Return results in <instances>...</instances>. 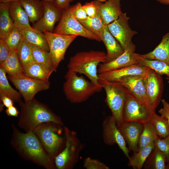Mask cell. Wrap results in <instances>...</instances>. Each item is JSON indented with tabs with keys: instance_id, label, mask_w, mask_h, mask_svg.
<instances>
[{
	"instance_id": "obj_33",
	"label": "cell",
	"mask_w": 169,
	"mask_h": 169,
	"mask_svg": "<svg viewBox=\"0 0 169 169\" xmlns=\"http://www.w3.org/2000/svg\"><path fill=\"white\" fill-rule=\"evenodd\" d=\"M143 124V129L138 142V150L154 142L158 137L153 126L150 121Z\"/></svg>"
},
{
	"instance_id": "obj_39",
	"label": "cell",
	"mask_w": 169,
	"mask_h": 169,
	"mask_svg": "<svg viewBox=\"0 0 169 169\" xmlns=\"http://www.w3.org/2000/svg\"><path fill=\"white\" fill-rule=\"evenodd\" d=\"M154 143L155 146L165 155L167 163L169 161V135L163 138L158 137Z\"/></svg>"
},
{
	"instance_id": "obj_27",
	"label": "cell",
	"mask_w": 169,
	"mask_h": 169,
	"mask_svg": "<svg viewBox=\"0 0 169 169\" xmlns=\"http://www.w3.org/2000/svg\"><path fill=\"white\" fill-rule=\"evenodd\" d=\"M9 3H0V39H4L14 27L9 12Z\"/></svg>"
},
{
	"instance_id": "obj_35",
	"label": "cell",
	"mask_w": 169,
	"mask_h": 169,
	"mask_svg": "<svg viewBox=\"0 0 169 169\" xmlns=\"http://www.w3.org/2000/svg\"><path fill=\"white\" fill-rule=\"evenodd\" d=\"M150 122L153 126L159 138H163L169 135V124L166 118L155 113Z\"/></svg>"
},
{
	"instance_id": "obj_50",
	"label": "cell",
	"mask_w": 169,
	"mask_h": 169,
	"mask_svg": "<svg viewBox=\"0 0 169 169\" xmlns=\"http://www.w3.org/2000/svg\"><path fill=\"white\" fill-rule=\"evenodd\" d=\"M45 1L54 3L55 0H43Z\"/></svg>"
},
{
	"instance_id": "obj_21",
	"label": "cell",
	"mask_w": 169,
	"mask_h": 169,
	"mask_svg": "<svg viewBox=\"0 0 169 169\" xmlns=\"http://www.w3.org/2000/svg\"><path fill=\"white\" fill-rule=\"evenodd\" d=\"M8 9L9 14L13 21L14 27L19 29H33L30 26L28 16L21 6L19 0L9 2Z\"/></svg>"
},
{
	"instance_id": "obj_46",
	"label": "cell",
	"mask_w": 169,
	"mask_h": 169,
	"mask_svg": "<svg viewBox=\"0 0 169 169\" xmlns=\"http://www.w3.org/2000/svg\"><path fill=\"white\" fill-rule=\"evenodd\" d=\"M74 0H55L54 3L59 8L65 10L70 7V3Z\"/></svg>"
},
{
	"instance_id": "obj_6",
	"label": "cell",
	"mask_w": 169,
	"mask_h": 169,
	"mask_svg": "<svg viewBox=\"0 0 169 169\" xmlns=\"http://www.w3.org/2000/svg\"><path fill=\"white\" fill-rule=\"evenodd\" d=\"M66 140L64 146L54 159L56 169H72L79 161L83 145L77 133L64 127Z\"/></svg>"
},
{
	"instance_id": "obj_13",
	"label": "cell",
	"mask_w": 169,
	"mask_h": 169,
	"mask_svg": "<svg viewBox=\"0 0 169 169\" xmlns=\"http://www.w3.org/2000/svg\"><path fill=\"white\" fill-rule=\"evenodd\" d=\"M147 99L151 109L155 111L161 100L164 83L161 75L150 69L144 75Z\"/></svg>"
},
{
	"instance_id": "obj_34",
	"label": "cell",
	"mask_w": 169,
	"mask_h": 169,
	"mask_svg": "<svg viewBox=\"0 0 169 169\" xmlns=\"http://www.w3.org/2000/svg\"><path fill=\"white\" fill-rule=\"evenodd\" d=\"M79 21L100 39L104 27L106 25L105 24L103 18L98 12L95 16H88L85 19Z\"/></svg>"
},
{
	"instance_id": "obj_31",
	"label": "cell",
	"mask_w": 169,
	"mask_h": 169,
	"mask_svg": "<svg viewBox=\"0 0 169 169\" xmlns=\"http://www.w3.org/2000/svg\"><path fill=\"white\" fill-rule=\"evenodd\" d=\"M166 157L165 155L155 147L144 164L145 168L166 169Z\"/></svg>"
},
{
	"instance_id": "obj_36",
	"label": "cell",
	"mask_w": 169,
	"mask_h": 169,
	"mask_svg": "<svg viewBox=\"0 0 169 169\" xmlns=\"http://www.w3.org/2000/svg\"><path fill=\"white\" fill-rule=\"evenodd\" d=\"M17 52L23 69L28 63L34 61L30 45L24 38L17 48Z\"/></svg>"
},
{
	"instance_id": "obj_15",
	"label": "cell",
	"mask_w": 169,
	"mask_h": 169,
	"mask_svg": "<svg viewBox=\"0 0 169 169\" xmlns=\"http://www.w3.org/2000/svg\"><path fill=\"white\" fill-rule=\"evenodd\" d=\"M42 1L44 5L43 15L33 24L32 27L42 33L44 31L53 32L55 24L60 20L64 10L57 7L54 3Z\"/></svg>"
},
{
	"instance_id": "obj_30",
	"label": "cell",
	"mask_w": 169,
	"mask_h": 169,
	"mask_svg": "<svg viewBox=\"0 0 169 169\" xmlns=\"http://www.w3.org/2000/svg\"><path fill=\"white\" fill-rule=\"evenodd\" d=\"M155 147L153 142L133 153L128 159V166L134 169H141Z\"/></svg>"
},
{
	"instance_id": "obj_29",
	"label": "cell",
	"mask_w": 169,
	"mask_h": 169,
	"mask_svg": "<svg viewBox=\"0 0 169 169\" xmlns=\"http://www.w3.org/2000/svg\"><path fill=\"white\" fill-rule=\"evenodd\" d=\"M139 63L152 69L160 75H165L169 76V64L163 61L144 58L140 54H134Z\"/></svg>"
},
{
	"instance_id": "obj_23",
	"label": "cell",
	"mask_w": 169,
	"mask_h": 169,
	"mask_svg": "<svg viewBox=\"0 0 169 169\" xmlns=\"http://www.w3.org/2000/svg\"><path fill=\"white\" fill-rule=\"evenodd\" d=\"M23 74L38 80H48L53 69L49 67L34 61L28 63L23 69Z\"/></svg>"
},
{
	"instance_id": "obj_38",
	"label": "cell",
	"mask_w": 169,
	"mask_h": 169,
	"mask_svg": "<svg viewBox=\"0 0 169 169\" xmlns=\"http://www.w3.org/2000/svg\"><path fill=\"white\" fill-rule=\"evenodd\" d=\"M23 39L20 30L14 27L3 40L12 51L17 50Z\"/></svg>"
},
{
	"instance_id": "obj_7",
	"label": "cell",
	"mask_w": 169,
	"mask_h": 169,
	"mask_svg": "<svg viewBox=\"0 0 169 169\" xmlns=\"http://www.w3.org/2000/svg\"><path fill=\"white\" fill-rule=\"evenodd\" d=\"M99 82L105 92L106 103L118 126L123 121V110L127 90L117 81H109L99 78Z\"/></svg>"
},
{
	"instance_id": "obj_32",
	"label": "cell",
	"mask_w": 169,
	"mask_h": 169,
	"mask_svg": "<svg viewBox=\"0 0 169 169\" xmlns=\"http://www.w3.org/2000/svg\"><path fill=\"white\" fill-rule=\"evenodd\" d=\"M4 70L0 68V96H8L14 102H19L21 101V95L10 85Z\"/></svg>"
},
{
	"instance_id": "obj_43",
	"label": "cell",
	"mask_w": 169,
	"mask_h": 169,
	"mask_svg": "<svg viewBox=\"0 0 169 169\" xmlns=\"http://www.w3.org/2000/svg\"><path fill=\"white\" fill-rule=\"evenodd\" d=\"M11 52L10 48L4 40L0 39V64L7 59Z\"/></svg>"
},
{
	"instance_id": "obj_10",
	"label": "cell",
	"mask_w": 169,
	"mask_h": 169,
	"mask_svg": "<svg viewBox=\"0 0 169 169\" xmlns=\"http://www.w3.org/2000/svg\"><path fill=\"white\" fill-rule=\"evenodd\" d=\"M43 33L48 43L53 69L55 72L60 63L64 59L67 48L77 36L62 35L46 31Z\"/></svg>"
},
{
	"instance_id": "obj_45",
	"label": "cell",
	"mask_w": 169,
	"mask_h": 169,
	"mask_svg": "<svg viewBox=\"0 0 169 169\" xmlns=\"http://www.w3.org/2000/svg\"><path fill=\"white\" fill-rule=\"evenodd\" d=\"M0 111H2L4 106L7 108L14 105V101L9 97L5 95L0 96Z\"/></svg>"
},
{
	"instance_id": "obj_24",
	"label": "cell",
	"mask_w": 169,
	"mask_h": 169,
	"mask_svg": "<svg viewBox=\"0 0 169 169\" xmlns=\"http://www.w3.org/2000/svg\"><path fill=\"white\" fill-rule=\"evenodd\" d=\"M140 55L144 58L157 60L169 64V33L163 36L160 43L153 50Z\"/></svg>"
},
{
	"instance_id": "obj_4",
	"label": "cell",
	"mask_w": 169,
	"mask_h": 169,
	"mask_svg": "<svg viewBox=\"0 0 169 169\" xmlns=\"http://www.w3.org/2000/svg\"><path fill=\"white\" fill-rule=\"evenodd\" d=\"M74 71L68 69L65 76V81L63 86L66 98L74 103L86 101L103 88L102 85H97L83 76H79Z\"/></svg>"
},
{
	"instance_id": "obj_41",
	"label": "cell",
	"mask_w": 169,
	"mask_h": 169,
	"mask_svg": "<svg viewBox=\"0 0 169 169\" xmlns=\"http://www.w3.org/2000/svg\"><path fill=\"white\" fill-rule=\"evenodd\" d=\"M69 9L73 16L79 21L84 19L88 17L82 8V5L79 2L70 6Z\"/></svg>"
},
{
	"instance_id": "obj_17",
	"label": "cell",
	"mask_w": 169,
	"mask_h": 169,
	"mask_svg": "<svg viewBox=\"0 0 169 169\" xmlns=\"http://www.w3.org/2000/svg\"><path fill=\"white\" fill-rule=\"evenodd\" d=\"M135 45L132 43L123 53L112 61L100 63L98 69V74L130 65L139 64L134 55Z\"/></svg>"
},
{
	"instance_id": "obj_14",
	"label": "cell",
	"mask_w": 169,
	"mask_h": 169,
	"mask_svg": "<svg viewBox=\"0 0 169 169\" xmlns=\"http://www.w3.org/2000/svg\"><path fill=\"white\" fill-rule=\"evenodd\" d=\"M102 136L104 143L108 146L116 144L128 158L129 151L126 143L118 128L115 120L112 115L107 116L102 124Z\"/></svg>"
},
{
	"instance_id": "obj_53",
	"label": "cell",
	"mask_w": 169,
	"mask_h": 169,
	"mask_svg": "<svg viewBox=\"0 0 169 169\" xmlns=\"http://www.w3.org/2000/svg\"><path fill=\"white\" fill-rule=\"evenodd\" d=\"M167 79L168 80V83L169 84V76L168 77H167Z\"/></svg>"
},
{
	"instance_id": "obj_20",
	"label": "cell",
	"mask_w": 169,
	"mask_h": 169,
	"mask_svg": "<svg viewBox=\"0 0 169 169\" xmlns=\"http://www.w3.org/2000/svg\"><path fill=\"white\" fill-rule=\"evenodd\" d=\"M121 0H107L104 3L98 0V12L105 25H108L117 19L122 13L121 8Z\"/></svg>"
},
{
	"instance_id": "obj_18",
	"label": "cell",
	"mask_w": 169,
	"mask_h": 169,
	"mask_svg": "<svg viewBox=\"0 0 169 169\" xmlns=\"http://www.w3.org/2000/svg\"><path fill=\"white\" fill-rule=\"evenodd\" d=\"M117 126L129 149L133 153L137 152L139 138L143 128V123L124 121Z\"/></svg>"
},
{
	"instance_id": "obj_12",
	"label": "cell",
	"mask_w": 169,
	"mask_h": 169,
	"mask_svg": "<svg viewBox=\"0 0 169 169\" xmlns=\"http://www.w3.org/2000/svg\"><path fill=\"white\" fill-rule=\"evenodd\" d=\"M130 18L126 13H122L118 18L107 25L110 32L125 50L132 42V37L138 33L130 27L128 21Z\"/></svg>"
},
{
	"instance_id": "obj_37",
	"label": "cell",
	"mask_w": 169,
	"mask_h": 169,
	"mask_svg": "<svg viewBox=\"0 0 169 169\" xmlns=\"http://www.w3.org/2000/svg\"><path fill=\"white\" fill-rule=\"evenodd\" d=\"M30 45L34 61L46 65L54 70L53 61L49 52L37 46Z\"/></svg>"
},
{
	"instance_id": "obj_25",
	"label": "cell",
	"mask_w": 169,
	"mask_h": 169,
	"mask_svg": "<svg viewBox=\"0 0 169 169\" xmlns=\"http://www.w3.org/2000/svg\"><path fill=\"white\" fill-rule=\"evenodd\" d=\"M27 14L30 22L35 23L42 17L44 5L42 0H19Z\"/></svg>"
},
{
	"instance_id": "obj_44",
	"label": "cell",
	"mask_w": 169,
	"mask_h": 169,
	"mask_svg": "<svg viewBox=\"0 0 169 169\" xmlns=\"http://www.w3.org/2000/svg\"><path fill=\"white\" fill-rule=\"evenodd\" d=\"M161 101L163 107L159 110V113L167 119L169 124V103L164 99H161Z\"/></svg>"
},
{
	"instance_id": "obj_51",
	"label": "cell",
	"mask_w": 169,
	"mask_h": 169,
	"mask_svg": "<svg viewBox=\"0 0 169 169\" xmlns=\"http://www.w3.org/2000/svg\"><path fill=\"white\" fill-rule=\"evenodd\" d=\"M167 163V164L166 165V169H169V161Z\"/></svg>"
},
{
	"instance_id": "obj_48",
	"label": "cell",
	"mask_w": 169,
	"mask_h": 169,
	"mask_svg": "<svg viewBox=\"0 0 169 169\" xmlns=\"http://www.w3.org/2000/svg\"><path fill=\"white\" fill-rule=\"evenodd\" d=\"M161 3L169 5V0H156Z\"/></svg>"
},
{
	"instance_id": "obj_19",
	"label": "cell",
	"mask_w": 169,
	"mask_h": 169,
	"mask_svg": "<svg viewBox=\"0 0 169 169\" xmlns=\"http://www.w3.org/2000/svg\"><path fill=\"white\" fill-rule=\"evenodd\" d=\"M150 69L138 64L98 74V76L100 78L107 81H116L120 78L126 76L143 75Z\"/></svg>"
},
{
	"instance_id": "obj_22",
	"label": "cell",
	"mask_w": 169,
	"mask_h": 169,
	"mask_svg": "<svg viewBox=\"0 0 169 169\" xmlns=\"http://www.w3.org/2000/svg\"><path fill=\"white\" fill-rule=\"evenodd\" d=\"M100 39L103 42L107 50L106 62L112 61L123 53L124 50L111 33L107 25H105Z\"/></svg>"
},
{
	"instance_id": "obj_2",
	"label": "cell",
	"mask_w": 169,
	"mask_h": 169,
	"mask_svg": "<svg viewBox=\"0 0 169 169\" xmlns=\"http://www.w3.org/2000/svg\"><path fill=\"white\" fill-rule=\"evenodd\" d=\"M20 108L18 125L25 132L33 131L40 125L53 122L64 125L60 117L46 105L36 100L18 103Z\"/></svg>"
},
{
	"instance_id": "obj_28",
	"label": "cell",
	"mask_w": 169,
	"mask_h": 169,
	"mask_svg": "<svg viewBox=\"0 0 169 169\" xmlns=\"http://www.w3.org/2000/svg\"><path fill=\"white\" fill-rule=\"evenodd\" d=\"M17 50L12 51L7 59L0 64V68L3 69L9 76H17L23 74V68L18 59Z\"/></svg>"
},
{
	"instance_id": "obj_5",
	"label": "cell",
	"mask_w": 169,
	"mask_h": 169,
	"mask_svg": "<svg viewBox=\"0 0 169 169\" xmlns=\"http://www.w3.org/2000/svg\"><path fill=\"white\" fill-rule=\"evenodd\" d=\"M63 125L53 122H47L40 125L33 131L54 160L65 146L66 137Z\"/></svg>"
},
{
	"instance_id": "obj_16",
	"label": "cell",
	"mask_w": 169,
	"mask_h": 169,
	"mask_svg": "<svg viewBox=\"0 0 169 169\" xmlns=\"http://www.w3.org/2000/svg\"><path fill=\"white\" fill-rule=\"evenodd\" d=\"M144 74L126 76L116 81L120 83L136 99L150 107L147 99Z\"/></svg>"
},
{
	"instance_id": "obj_11",
	"label": "cell",
	"mask_w": 169,
	"mask_h": 169,
	"mask_svg": "<svg viewBox=\"0 0 169 169\" xmlns=\"http://www.w3.org/2000/svg\"><path fill=\"white\" fill-rule=\"evenodd\" d=\"M7 77L19 90L25 102L31 100L38 92L47 90L50 87L49 80H38L23 74L15 76L8 75Z\"/></svg>"
},
{
	"instance_id": "obj_9",
	"label": "cell",
	"mask_w": 169,
	"mask_h": 169,
	"mask_svg": "<svg viewBox=\"0 0 169 169\" xmlns=\"http://www.w3.org/2000/svg\"><path fill=\"white\" fill-rule=\"evenodd\" d=\"M127 91L123 110V121L142 123L149 122L155 111L150 106L138 101Z\"/></svg>"
},
{
	"instance_id": "obj_47",
	"label": "cell",
	"mask_w": 169,
	"mask_h": 169,
	"mask_svg": "<svg viewBox=\"0 0 169 169\" xmlns=\"http://www.w3.org/2000/svg\"><path fill=\"white\" fill-rule=\"evenodd\" d=\"M5 112L8 116L18 117L19 114V111L14 105L7 108Z\"/></svg>"
},
{
	"instance_id": "obj_42",
	"label": "cell",
	"mask_w": 169,
	"mask_h": 169,
	"mask_svg": "<svg viewBox=\"0 0 169 169\" xmlns=\"http://www.w3.org/2000/svg\"><path fill=\"white\" fill-rule=\"evenodd\" d=\"M98 0H95L90 2H86L82 5V8L88 17H93L98 13Z\"/></svg>"
},
{
	"instance_id": "obj_40",
	"label": "cell",
	"mask_w": 169,
	"mask_h": 169,
	"mask_svg": "<svg viewBox=\"0 0 169 169\" xmlns=\"http://www.w3.org/2000/svg\"><path fill=\"white\" fill-rule=\"evenodd\" d=\"M83 166L86 169H109L110 168L104 163L90 157L84 160Z\"/></svg>"
},
{
	"instance_id": "obj_8",
	"label": "cell",
	"mask_w": 169,
	"mask_h": 169,
	"mask_svg": "<svg viewBox=\"0 0 169 169\" xmlns=\"http://www.w3.org/2000/svg\"><path fill=\"white\" fill-rule=\"evenodd\" d=\"M69 8L63 10L61 18L53 32L64 35L80 36L99 42L101 41L97 35L76 19L72 14Z\"/></svg>"
},
{
	"instance_id": "obj_1",
	"label": "cell",
	"mask_w": 169,
	"mask_h": 169,
	"mask_svg": "<svg viewBox=\"0 0 169 169\" xmlns=\"http://www.w3.org/2000/svg\"><path fill=\"white\" fill-rule=\"evenodd\" d=\"M12 126L10 143L21 157L46 169H56L54 160L48 154L33 131L23 133L14 125Z\"/></svg>"
},
{
	"instance_id": "obj_26",
	"label": "cell",
	"mask_w": 169,
	"mask_h": 169,
	"mask_svg": "<svg viewBox=\"0 0 169 169\" xmlns=\"http://www.w3.org/2000/svg\"><path fill=\"white\" fill-rule=\"evenodd\" d=\"M24 39L30 44L49 52V46L43 33L34 29H20Z\"/></svg>"
},
{
	"instance_id": "obj_49",
	"label": "cell",
	"mask_w": 169,
	"mask_h": 169,
	"mask_svg": "<svg viewBox=\"0 0 169 169\" xmlns=\"http://www.w3.org/2000/svg\"><path fill=\"white\" fill-rule=\"evenodd\" d=\"M14 0H0V2L3 3H9Z\"/></svg>"
},
{
	"instance_id": "obj_3",
	"label": "cell",
	"mask_w": 169,
	"mask_h": 169,
	"mask_svg": "<svg viewBox=\"0 0 169 169\" xmlns=\"http://www.w3.org/2000/svg\"><path fill=\"white\" fill-rule=\"evenodd\" d=\"M106 54L103 51L91 50L77 53L70 57L68 64V69L87 76L94 84L101 86L98 73L99 64L106 62Z\"/></svg>"
},
{
	"instance_id": "obj_52",
	"label": "cell",
	"mask_w": 169,
	"mask_h": 169,
	"mask_svg": "<svg viewBox=\"0 0 169 169\" xmlns=\"http://www.w3.org/2000/svg\"><path fill=\"white\" fill-rule=\"evenodd\" d=\"M101 2H106L107 0H98Z\"/></svg>"
}]
</instances>
